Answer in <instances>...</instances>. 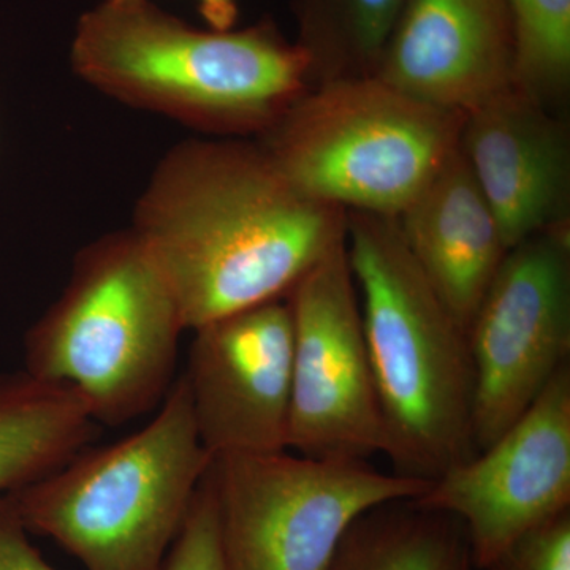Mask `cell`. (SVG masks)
Listing matches in <instances>:
<instances>
[{"instance_id":"cell-1","label":"cell","mask_w":570,"mask_h":570,"mask_svg":"<svg viewBox=\"0 0 570 570\" xmlns=\"http://www.w3.org/2000/svg\"><path fill=\"white\" fill-rule=\"evenodd\" d=\"M130 230L194 332L285 298L346 239V212L299 193L258 142L214 138L165 154Z\"/></svg>"},{"instance_id":"cell-2","label":"cell","mask_w":570,"mask_h":570,"mask_svg":"<svg viewBox=\"0 0 570 570\" xmlns=\"http://www.w3.org/2000/svg\"><path fill=\"white\" fill-rule=\"evenodd\" d=\"M70 61L97 91L220 137H258L311 88L305 52L272 21L198 29L151 0L86 11Z\"/></svg>"},{"instance_id":"cell-3","label":"cell","mask_w":570,"mask_h":570,"mask_svg":"<svg viewBox=\"0 0 570 570\" xmlns=\"http://www.w3.org/2000/svg\"><path fill=\"white\" fill-rule=\"evenodd\" d=\"M346 250L393 472L434 480L474 456L468 333L409 253L396 217L346 212Z\"/></svg>"},{"instance_id":"cell-4","label":"cell","mask_w":570,"mask_h":570,"mask_svg":"<svg viewBox=\"0 0 570 570\" xmlns=\"http://www.w3.org/2000/svg\"><path fill=\"white\" fill-rule=\"evenodd\" d=\"M186 332L170 287L134 232L82 247L59 298L24 337V371L80 397L100 426L151 414L175 384Z\"/></svg>"},{"instance_id":"cell-5","label":"cell","mask_w":570,"mask_h":570,"mask_svg":"<svg viewBox=\"0 0 570 570\" xmlns=\"http://www.w3.org/2000/svg\"><path fill=\"white\" fill-rule=\"evenodd\" d=\"M212 463L181 374L137 433L88 445L9 498L31 534L86 570H160Z\"/></svg>"},{"instance_id":"cell-6","label":"cell","mask_w":570,"mask_h":570,"mask_svg":"<svg viewBox=\"0 0 570 570\" xmlns=\"http://www.w3.org/2000/svg\"><path fill=\"white\" fill-rule=\"evenodd\" d=\"M464 116L376 75L340 78L307 89L257 142L306 197L396 217L459 149Z\"/></svg>"},{"instance_id":"cell-7","label":"cell","mask_w":570,"mask_h":570,"mask_svg":"<svg viewBox=\"0 0 570 570\" xmlns=\"http://www.w3.org/2000/svg\"><path fill=\"white\" fill-rule=\"evenodd\" d=\"M208 480L225 570H326L358 517L431 487L367 461L287 450L217 456Z\"/></svg>"},{"instance_id":"cell-8","label":"cell","mask_w":570,"mask_h":570,"mask_svg":"<svg viewBox=\"0 0 570 570\" xmlns=\"http://www.w3.org/2000/svg\"><path fill=\"white\" fill-rule=\"evenodd\" d=\"M472 441L489 448L570 363V224L505 255L468 330Z\"/></svg>"},{"instance_id":"cell-9","label":"cell","mask_w":570,"mask_h":570,"mask_svg":"<svg viewBox=\"0 0 570 570\" xmlns=\"http://www.w3.org/2000/svg\"><path fill=\"white\" fill-rule=\"evenodd\" d=\"M285 298L294 321L288 450L321 460L387 456L346 239Z\"/></svg>"},{"instance_id":"cell-10","label":"cell","mask_w":570,"mask_h":570,"mask_svg":"<svg viewBox=\"0 0 570 570\" xmlns=\"http://www.w3.org/2000/svg\"><path fill=\"white\" fill-rule=\"evenodd\" d=\"M463 524L475 568L570 510V363L505 433L415 499Z\"/></svg>"},{"instance_id":"cell-11","label":"cell","mask_w":570,"mask_h":570,"mask_svg":"<svg viewBox=\"0 0 570 570\" xmlns=\"http://www.w3.org/2000/svg\"><path fill=\"white\" fill-rule=\"evenodd\" d=\"M292 352L287 298L194 330L183 377L213 459L288 450Z\"/></svg>"},{"instance_id":"cell-12","label":"cell","mask_w":570,"mask_h":570,"mask_svg":"<svg viewBox=\"0 0 570 570\" xmlns=\"http://www.w3.org/2000/svg\"><path fill=\"white\" fill-rule=\"evenodd\" d=\"M508 0H407L376 77L420 102L463 115L515 86Z\"/></svg>"},{"instance_id":"cell-13","label":"cell","mask_w":570,"mask_h":570,"mask_svg":"<svg viewBox=\"0 0 570 570\" xmlns=\"http://www.w3.org/2000/svg\"><path fill=\"white\" fill-rule=\"evenodd\" d=\"M459 148L509 249L570 224V137L557 111L513 86L464 116Z\"/></svg>"},{"instance_id":"cell-14","label":"cell","mask_w":570,"mask_h":570,"mask_svg":"<svg viewBox=\"0 0 570 570\" xmlns=\"http://www.w3.org/2000/svg\"><path fill=\"white\" fill-rule=\"evenodd\" d=\"M396 220L415 264L468 333L509 247L460 148Z\"/></svg>"},{"instance_id":"cell-15","label":"cell","mask_w":570,"mask_h":570,"mask_svg":"<svg viewBox=\"0 0 570 570\" xmlns=\"http://www.w3.org/2000/svg\"><path fill=\"white\" fill-rule=\"evenodd\" d=\"M99 428L69 389L26 371L0 376V497L61 468L92 444Z\"/></svg>"},{"instance_id":"cell-16","label":"cell","mask_w":570,"mask_h":570,"mask_svg":"<svg viewBox=\"0 0 570 570\" xmlns=\"http://www.w3.org/2000/svg\"><path fill=\"white\" fill-rule=\"evenodd\" d=\"M326 570H478L466 531L415 499L367 510L348 528Z\"/></svg>"},{"instance_id":"cell-17","label":"cell","mask_w":570,"mask_h":570,"mask_svg":"<svg viewBox=\"0 0 570 570\" xmlns=\"http://www.w3.org/2000/svg\"><path fill=\"white\" fill-rule=\"evenodd\" d=\"M407 0H295L309 85L376 73L390 32Z\"/></svg>"},{"instance_id":"cell-18","label":"cell","mask_w":570,"mask_h":570,"mask_svg":"<svg viewBox=\"0 0 570 570\" xmlns=\"http://www.w3.org/2000/svg\"><path fill=\"white\" fill-rule=\"evenodd\" d=\"M517 36L515 88L550 110L570 89V0H508Z\"/></svg>"},{"instance_id":"cell-19","label":"cell","mask_w":570,"mask_h":570,"mask_svg":"<svg viewBox=\"0 0 570 570\" xmlns=\"http://www.w3.org/2000/svg\"><path fill=\"white\" fill-rule=\"evenodd\" d=\"M160 570H225L208 471L195 494L186 523Z\"/></svg>"},{"instance_id":"cell-20","label":"cell","mask_w":570,"mask_h":570,"mask_svg":"<svg viewBox=\"0 0 570 570\" xmlns=\"http://www.w3.org/2000/svg\"><path fill=\"white\" fill-rule=\"evenodd\" d=\"M483 570H570V510L521 535Z\"/></svg>"},{"instance_id":"cell-21","label":"cell","mask_w":570,"mask_h":570,"mask_svg":"<svg viewBox=\"0 0 570 570\" xmlns=\"http://www.w3.org/2000/svg\"><path fill=\"white\" fill-rule=\"evenodd\" d=\"M9 494L0 497V570H56L32 546Z\"/></svg>"},{"instance_id":"cell-22","label":"cell","mask_w":570,"mask_h":570,"mask_svg":"<svg viewBox=\"0 0 570 570\" xmlns=\"http://www.w3.org/2000/svg\"><path fill=\"white\" fill-rule=\"evenodd\" d=\"M198 11L214 31L234 29L238 20V0H197Z\"/></svg>"}]
</instances>
